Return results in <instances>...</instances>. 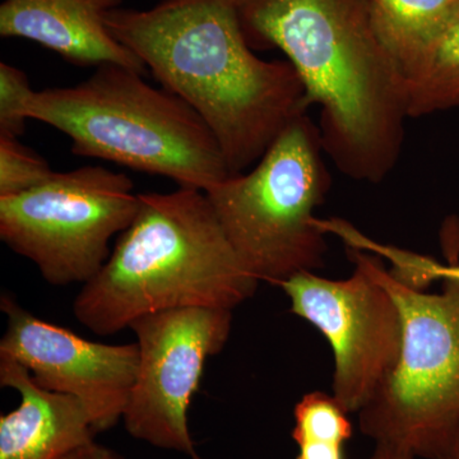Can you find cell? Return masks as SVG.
Segmentation results:
<instances>
[{
    "instance_id": "obj_19",
    "label": "cell",
    "mask_w": 459,
    "mask_h": 459,
    "mask_svg": "<svg viewBox=\"0 0 459 459\" xmlns=\"http://www.w3.org/2000/svg\"><path fill=\"white\" fill-rule=\"evenodd\" d=\"M296 446L299 448L296 459H347L344 446L341 444L301 440Z\"/></svg>"
},
{
    "instance_id": "obj_13",
    "label": "cell",
    "mask_w": 459,
    "mask_h": 459,
    "mask_svg": "<svg viewBox=\"0 0 459 459\" xmlns=\"http://www.w3.org/2000/svg\"><path fill=\"white\" fill-rule=\"evenodd\" d=\"M370 2L380 36L403 77L459 11V0Z\"/></svg>"
},
{
    "instance_id": "obj_8",
    "label": "cell",
    "mask_w": 459,
    "mask_h": 459,
    "mask_svg": "<svg viewBox=\"0 0 459 459\" xmlns=\"http://www.w3.org/2000/svg\"><path fill=\"white\" fill-rule=\"evenodd\" d=\"M352 274L328 280L314 272L281 283L290 312L323 334L334 358L332 389L347 412L367 406L394 369L402 344L400 309L377 277L380 256L347 247Z\"/></svg>"
},
{
    "instance_id": "obj_5",
    "label": "cell",
    "mask_w": 459,
    "mask_h": 459,
    "mask_svg": "<svg viewBox=\"0 0 459 459\" xmlns=\"http://www.w3.org/2000/svg\"><path fill=\"white\" fill-rule=\"evenodd\" d=\"M318 124L307 114L283 129L252 170L205 190L220 225L258 281H283L325 267V232L316 210L332 179Z\"/></svg>"
},
{
    "instance_id": "obj_4",
    "label": "cell",
    "mask_w": 459,
    "mask_h": 459,
    "mask_svg": "<svg viewBox=\"0 0 459 459\" xmlns=\"http://www.w3.org/2000/svg\"><path fill=\"white\" fill-rule=\"evenodd\" d=\"M141 72L105 65L72 87L35 91L30 120L65 133L77 156L105 160L208 190L230 177L221 148L197 111Z\"/></svg>"
},
{
    "instance_id": "obj_11",
    "label": "cell",
    "mask_w": 459,
    "mask_h": 459,
    "mask_svg": "<svg viewBox=\"0 0 459 459\" xmlns=\"http://www.w3.org/2000/svg\"><path fill=\"white\" fill-rule=\"evenodd\" d=\"M123 0H4L0 36L38 42L80 66H146L111 35L107 17Z\"/></svg>"
},
{
    "instance_id": "obj_12",
    "label": "cell",
    "mask_w": 459,
    "mask_h": 459,
    "mask_svg": "<svg viewBox=\"0 0 459 459\" xmlns=\"http://www.w3.org/2000/svg\"><path fill=\"white\" fill-rule=\"evenodd\" d=\"M0 385L21 395L20 406L0 416V459H57L95 440L82 402L41 388L5 356H0Z\"/></svg>"
},
{
    "instance_id": "obj_15",
    "label": "cell",
    "mask_w": 459,
    "mask_h": 459,
    "mask_svg": "<svg viewBox=\"0 0 459 459\" xmlns=\"http://www.w3.org/2000/svg\"><path fill=\"white\" fill-rule=\"evenodd\" d=\"M347 411L333 394L310 392L295 404V425L291 437L301 440L336 443L344 446L352 437L353 428Z\"/></svg>"
},
{
    "instance_id": "obj_20",
    "label": "cell",
    "mask_w": 459,
    "mask_h": 459,
    "mask_svg": "<svg viewBox=\"0 0 459 459\" xmlns=\"http://www.w3.org/2000/svg\"><path fill=\"white\" fill-rule=\"evenodd\" d=\"M57 459H126L119 452L92 440L72 449Z\"/></svg>"
},
{
    "instance_id": "obj_16",
    "label": "cell",
    "mask_w": 459,
    "mask_h": 459,
    "mask_svg": "<svg viewBox=\"0 0 459 459\" xmlns=\"http://www.w3.org/2000/svg\"><path fill=\"white\" fill-rule=\"evenodd\" d=\"M54 174L49 162L20 138L0 135V198L36 188Z\"/></svg>"
},
{
    "instance_id": "obj_2",
    "label": "cell",
    "mask_w": 459,
    "mask_h": 459,
    "mask_svg": "<svg viewBox=\"0 0 459 459\" xmlns=\"http://www.w3.org/2000/svg\"><path fill=\"white\" fill-rule=\"evenodd\" d=\"M107 26L161 87L197 111L221 148L230 177L255 166L309 108L294 66L256 56L230 0L120 7L108 14Z\"/></svg>"
},
{
    "instance_id": "obj_3",
    "label": "cell",
    "mask_w": 459,
    "mask_h": 459,
    "mask_svg": "<svg viewBox=\"0 0 459 459\" xmlns=\"http://www.w3.org/2000/svg\"><path fill=\"white\" fill-rule=\"evenodd\" d=\"M259 281L229 243L204 190L141 193L137 213L108 262L75 298V319L99 336L147 314L234 310Z\"/></svg>"
},
{
    "instance_id": "obj_10",
    "label": "cell",
    "mask_w": 459,
    "mask_h": 459,
    "mask_svg": "<svg viewBox=\"0 0 459 459\" xmlns=\"http://www.w3.org/2000/svg\"><path fill=\"white\" fill-rule=\"evenodd\" d=\"M0 309L7 316L0 356L25 367L41 388L82 402L96 434L123 421L140 362L137 342H93L38 318L8 294Z\"/></svg>"
},
{
    "instance_id": "obj_6",
    "label": "cell",
    "mask_w": 459,
    "mask_h": 459,
    "mask_svg": "<svg viewBox=\"0 0 459 459\" xmlns=\"http://www.w3.org/2000/svg\"><path fill=\"white\" fill-rule=\"evenodd\" d=\"M377 273L400 309L402 344L394 369L359 411L361 433L442 459L459 433V281L427 294L395 279L382 256Z\"/></svg>"
},
{
    "instance_id": "obj_17",
    "label": "cell",
    "mask_w": 459,
    "mask_h": 459,
    "mask_svg": "<svg viewBox=\"0 0 459 459\" xmlns=\"http://www.w3.org/2000/svg\"><path fill=\"white\" fill-rule=\"evenodd\" d=\"M35 91L22 69L0 63V135L20 138L29 122V108Z\"/></svg>"
},
{
    "instance_id": "obj_21",
    "label": "cell",
    "mask_w": 459,
    "mask_h": 459,
    "mask_svg": "<svg viewBox=\"0 0 459 459\" xmlns=\"http://www.w3.org/2000/svg\"><path fill=\"white\" fill-rule=\"evenodd\" d=\"M412 453L391 444H377L369 459H415Z\"/></svg>"
},
{
    "instance_id": "obj_22",
    "label": "cell",
    "mask_w": 459,
    "mask_h": 459,
    "mask_svg": "<svg viewBox=\"0 0 459 459\" xmlns=\"http://www.w3.org/2000/svg\"><path fill=\"white\" fill-rule=\"evenodd\" d=\"M442 459H459V433L453 442L451 448L446 451Z\"/></svg>"
},
{
    "instance_id": "obj_7",
    "label": "cell",
    "mask_w": 459,
    "mask_h": 459,
    "mask_svg": "<svg viewBox=\"0 0 459 459\" xmlns=\"http://www.w3.org/2000/svg\"><path fill=\"white\" fill-rule=\"evenodd\" d=\"M140 195L128 175L104 166L56 172L47 183L0 198V238L53 286L87 283L131 225Z\"/></svg>"
},
{
    "instance_id": "obj_14",
    "label": "cell",
    "mask_w": 459,
    "mask_h": 459,
    "mask_svg": "<svg viewBox=\"0 0 459 459\" xmlns=\"http://www.w3.org/2000/svg\"><path fill=\"white\" fill-rule=\"evenodd\" d=\"M410 117L459 108V11L404 75Z\"/></svg>"
},
{
    "instance_id": "obj_18",
    "label": "cell",
    "mask_w": 459,
    "mask_h": 459,
    "mask_svg": "<svg viewBox=\"0 0 459 459\" xmlns=\"http://www.w3.org/2000/svg\"><path fill=\"white\" fill-rule=\"evenodd\" d=\"M406 276L413 287L425 290L434 281H459V263L442 264L428 255L413 253L407 259Z\"/></svg>"
},
{
    "instance_id": "obj_9",
    "label": "cell",
    "mask_w": 459,
    "mask_h": 459,
    "mask_svg": "<svg viewBox=\"0 0 459 459\" xmlns=\"http://www.w3.org/2000/svg\"><path fill=\"white\" fill-rule=\"evenodd\" d=\"M129 328L137 337L140 362L124 411L126 433L155 448L204 459L190 434L188 411L205 361L228 343L232 310H166L133 320Z\"/></svg>"
},
{
    "instance_id": "obj_1",
    "label": "cell",
    "mask_w": 459,
    "mask_h": 459,
    "mask_svg": "<svg viewBox=\"0 0 459 459\" xmlns=\"http://www.w3.org/2000/svg\"><path fill=\"white\" fill-rule=\"evenodd\" d=\"M255 51L279 49L319 108L320 138L338 170L377 184L400 159L406 81L370 0H230Z\"/></svg>"
}]
</instances>
